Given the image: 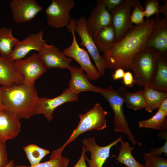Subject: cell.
<instances>
[{
	"label": "cell",
	"instance_id": "17",
	"mask_svg": "<svg viewBox=\"0 0 167 167\" xmlns=\"http://www.w3.org/2000/svg\"><path fill=\"white\" fill-rule=\"evenodd\" d=\"M153 31L146 48H155L161 54H167V19L157 16Z\"/></svg>",
	"mask_w": 167,
	"mask_h": 167
},
{
	"label": "cell",
	"instance_id": "36",
	"mask_svg": "<svg viewBox=\"0 0 167 167\" xmlns=\"http://www.w3.org/2000/svg\"><path fill=\"white\" fill-rule=\"evenodd\" d=\"M122 78L123 83L126 86L131 87L135 83L133 75L132 73L129 71L125 72Z\"/></svg>",
	"mask_w": 167,
	"mask_h": 167
},
{
	"label": "cell",
	"instance_id": "20",
	"mask_svg": "<svg viewBox=\"0 0 167 167\" xmlns=\"http://www.w3.org/2000/svg\"><path fill=\"white\" fill-rule=\"evenodd\" d=\"M14 61L8 57L0 56V85L10 87L23 84V75L14 66Z\"/></svg>",
	"mask_w": 167,
	"mask_h": 167
},
{
	"label": "cell",
	"instance_id": "21",
	"mask_svg": "<svg viewBox=\"0 0 167 167\" xmlns=\"http://www.w3.org/2000/svg\"><path fill=\"white\" fill-rule=\"evenodd\" d=\"M155 77L149 87L160 92L167 91V54L158 53Z\"/></svg>",
	"mask_w": 167,
	"mask_h": 167
},
{
	"label": "cell",
	"instance_id": "15",
	"mask_svg": "<svg viewBox=\"0 0 167 167\" xmlns=\"http://www.w3.org/2000/svg\"><path fill=\"white\" fill-rule=\"evenodd\" d=\"M43 34L44 32L41 30L36 33L29 34L15 46L8 57L14 61L23 59L32 50H36L39 52L46 43V40L43 38Z\"/></svg>",
	"mask_w": 167,
	"mask_h": 167
},
{
	"label": "cell",
	"instance_id": "16",
	"mask_svg": "<svg viewBox=\"0 0 167 167\" xmlns=\"http://www.w3.org/2000/svg\"><path fill=\"white\" fill-rule=\"evenodd\" d=\"M90 13L86 20V25L89 34L93 36L103 28L111 24L110 13L101 0Z\"/></svg>",
	"mask_w": 167,
	"mask_h": 167
},
{
	"label": "cell",
	"instance_id": "39",
	"mask_svg": "<svg viewBox=\"0 0 167 167\" xmlns=\"http://www.w3.org/2000/svg\"><path fill=\"white\" fill-rule=\"evenodd\" d=\"M158 110L167 115V98L162 102L158 108Z\"/></svg>",
	"mask_w": 167,
	"mask_h": 167
},
{
	"label": "cell",
	"instance_id": "23",
	"mask_svg": "<svg viewBox=\"0 0 167 167\" xmlns=\"http://www.w3.org/2000/svg\"><path fill=\"white\" fill-rule=\"evenodd\" d=\"M143 90L145 102L144 108L149 113L159 108L163 101L167 98V92L158 91L149 87H144Z\"/></svg>",
	"mask_w": 167,
	"mask_h": 167
},
{
	"label": "cell",
	"instance_id": "26",
	"mask_svg": "<svg viewBox=\"0 0 167 167\" xmlns=\"http://www.w3.org/2000/svg\"><path fill=\"white\" fill-rule=\"evenodd\" d=\"M133 148L127 142H120L119 152L116 160L127 167H145L135 158L132 154Z\"/></svg>",
	"mask_w": 167,
	"mask_h": 167
},
{
	"label": "cell",
	"instance_id": "29",
	"mask_svg": "<svg viewBox=\"0 0 167 167\" xmlns=\"http://www.w3.org/2000/svg\"><path fill=\"white\" fill-rule=\"evenodd\" d=\"M124 101L127 107L134 110L144 108L145 104L143 90L141 89L134 93L126 90Z\"/></svg>",
	"mask_w": 167,
	"mask_h": 167
},
{
	"label": "cell",
	"instance_id": "28",
	"mask_svg": "<svg viewBox=\"0 0 167 167\" xmlns=\"http://www.w3.org/2000/svg\"><path fill=\"white\" fill-rule=\"evenodd\" d=\"M23 149L32 166L39 163L42 159L50 152L49 150L34 144L28 145Z\"/></svg>",
	"mask_w": 167,
	"mask_h": 167
},
{
	"label": "cell",
	"instance_id": "5",
	"mask_svg": "<svg viewBox=\"0 0 167 167\" xmlns=\"http://www.w3.org/2000/svg\"><path fill=\"white\" fill-rule=\"evenodd\" d=\"M108 113L97 103L90 110L84 114H79L80 121L70 138L61 147L64 149L67 144L74 141L83 133L93 130H102L107 127L105 117Z\"/></svg>",
	"mask_w": 167,
	"mask_h": 167
},
{
	"label": "cell",
	"instance_id": "2",
	"mask_svg": "<svg viewBox=\"0 0 167 167\" xmlns=\"http://www.w3.org/2000/svg\"><path fill=\"white\" fill-rule=\"evenodd\" d=\"M1 94L5 109L19 120L29 119L36 115L38 96L34 85L28 87L22 84L10 87L1 86Z\"/></svg>",
	"mask_w": 167,
	"mask_h": 167
},
{
	"label": "cell",
	"instance_id": "40",
	"mask_svg": "<svg viewBox=\"0 0 167 167\" xmlns=\"http://www.w3.org/2000/svg\"><path fill=\"white\" fill-rule=\"evenodd\" d=\"M164 4L162 6H160L161 13H162L164 15V18L167 19V1L165 0Z\"/></svg>",
	"mask_w": 167,
	"mask_h": 167
},
{
	"label": "cell",
	"instance_id": "10",
	"mask_svg": "<svg viewBox=\"0 0 167 167\" xmlns=\"http://www.w3.org/2000/svg\"><path fill=\"white\" fill-rule=\"evenodd\" d=\"M86 19L81 16L76 20L74 26L75 32L77 33L81 39L80 45L85 47L93 59L96 69L101 76L106 69L104 60L94 42L92 37L89 34L86 25Z\"/></svg>",
	"mask_w": 167,
	"mask_h": 167
},
{
	"label": "cell",
	"instance_id": "14",
	"mask_svg": "<svg viewBox=\"0 0 167 167\" xmlns=\"http://www.w3.org/2000/svg\"><path fill=\"white\" fill-rule=\"evenodd\" d=\"M38 53L46 69H68L73 61L72 58L65 56L60 49L54 43L49 45L45 43Z\"/></svg>",
	"mask_w": 167,
	"mask_h": 167
},
{
	"label": "cell",
	"instance_id": "41",
	"mask_svg": "<svg viewBox=\"0 0 167 167\" xmlns=\"http://www.w3.org/2000/svg\"><path fill=\"white\" fill-rule=\"evenodd\" d=\"M4 110H5V108L2 99L1 85H0V112Z\"/></svg>",
	"mask_w": 167,
	"mask_h": 167
},
{
	"label": "cell",
	"instance_id": "38",
	"mask_svg": "<svg viewBox=\"0 0 167 167\" xmlns=\"http://www.w3.org/2000/svg\"><path fill=\"white\" fill-rule=\"evenodd\" d=\"M125 73L124 70L121 68L116 69L114 72L111 76L113 80H117L123 78Z\"/></svg>",
	"mask_w": 167,
	"mask_h": 167
},
{
	"label": "cell",
	"instance_id": "4",
	"mask_svg": "<svg viewBox=\"0 0 167 167\" xmlns=\"http://www.w3.org/2000/svg\"><path fill=\"white\" fill-rule=\"evenodd\" d=\"M158 53L155 48L148 47L137 55L131 69L134 74L135 84L149 87L155 77Z\"/></svg>",
	"mask_w": 167,
	"mask_h": 167
},
{
	"label": "cell",
	"instance_id": "6",
	"mask_svg": "<svg viewBox=\"0 0 167 167\" xmlns=\"http://www.w3.org/2000/svg\"><path fill=\"white\" fill-rule=\"evenodd\" d=\"M75 24L76 20L73 18L66 26L68 31L72 34V42L69 47L63 50L62 53L66 57L74 59L79 64L81 68L86 72L89 79L97 80L101 76L92 64L87 51L81 48L77 41L74 30Z\"/></svg>",
	"mask_w": 167,
	"mask_h": 167
},
{
	"label": "cell",
	"instance_id": "37",
	"mask_svg": "<svg viewBox=\"0 0 167 167\" xmlns=\"http://www.w3.org/2000/svg\"><path fill=\"white\" fill-rule=\"evenodd\" d=\"M82 151L81 156L75 165L73 167H87L85 159V153L87 152L84 145L82 146Z\"/></svg>",
	"mask_w": 167,
	"mask_h": 167
},
{
	"label": "cell",
	"instance_id": "32",
	"mask_svg": "<svg viewBox=\"0 0 167 167\" xmlns=\"http://www.w3.org/2000/svg\"><path fill=\"white\" fill-rule=\"evenodd\" d=\"M145 10L143 13L144 16L147 17V20H149L150 17L155 14L157 16L161 13V7L159 5L157 0H147L145 2Z\"/></svg>",
	"mask_w": 167,
	"mask_h": 167
},
{
	"label": "cell",
	"instance_id": "43",
	"mask_svg": "<svg viewBox=\"0 0 167 167\" xmlns=\"http://www.w3.org/2000/svg\"><path fill=\"white\" fill-rule=\"evenodd\" d=\"M15 164L13 160L10 161L5 167H15Z\"/></svg>",
	"mask_w": 167,
	"mask_h": 167
},
{
	"label": "cell",
	"instance_id": "7",
	"mask_svg": "<svg viewBox=\"0 0 167 167\" xmlns=\"http://www.w3.org/2000/svg\"><path fill=\"white\" fill-rule=\"evenodd\" d=\"M75 6L73 0H52L45 11L48 25L55 28L67 26L71 19L70 11Z\"/></svg>",
	"mask_w": 167,
	"mask_h": 167
},
{
	"label": "cell",
	"instance_id": "34",
	"mask_svg": "<svg viewBox=\"0 0 167 167\" xmlns=\"http://www.w3.org/2000/svg\"><path fill=\"white\" fill-rule=\"evenodd\" d=\"M107 9L110 12L121 5L124 0H101Z\"/></svg>",
	"mask_w": 167,
	"mask_h": 167
},
{
	"label": "cell",
	"instance_id": "42",
	"mask_svg": "<svg viewBox=\"0 0 167 167\" xmlns=\"http://www.w3.org/2000/svg\"><path fill=\"white\" fill-rule=\"evenodd\" d=\"M164 131H161V134L160 133L159 134L158 136L160 138H161V139H167V132L165 131L164 132Z\"/></svg>",
	"mask_w": 167,
	"mask_h": 167
},
{
	"label": "cell",
	"instance_id": "12",
	"mask_svg": "<svg viewBox=\"0 0 167 167\" xmlns=\"http://www.w3.org/2000/svg\"><path fill=\"white\" fill-rule=\"evenodd\" d=\"M122 140V136L121 135L109 144L105 146H100L96 143L94 137H89L83 139L82 142L86 151H89L91 153L90 159L86 155L85 156V160L88 162L89 167H102L109 156L111 148Z\"/></svg>",
	"mask_w": 167,
	"mask_h": 167
},
{
	"label": "cell",
	"instance_id": "24",
	"mask_svg": "<svg viewBox=\"0 0 167 167\" xmlns=\"http://www.w3.org/2000/svg\"><path fill=\"white\" fill-rule=\"evenodd\" d=\"M15 37L11 28L5 27L0 28V54L1 56L8 57L11 54L13 48L20 41Z\"/></svg>",
	"mask_w": 167,
	"mask_h": 167
},
{
	"label": "cell",
	"instance_id": "13",
	"mask_svg": "<svg viewBox=\"0 0 167 167\" xmlns=\"http://www.w3.org/2000/svg\"><path fill=\"white\" fill-rule=\"evenodd\" d=\"M9 5L13 20L18 23L29 22L42 10L34 0H12Z\"/></svg>",
	"mask_w": 167,
	"mask_h": 167
},
{
	"label": "cell",
	"instance_id": "35",
	"mask_svg": "<svg viewBox=\"0 0 167 167\" xmlns=\"http://www.w3.org/2000/svg\"><path fill=\"white\" fill-rule=\"evenodd\" d=\"M163 153L165 155L167 154V139L164 145L159 148H152L150 152L148 154L149 155L155 156H160Z\"/></svg>",
	"mask_w": 167,
	"mask_h": 167
},
{
	"label": "cell",
	"instance_id": "3",
	"mask_svg": "<svg viewBox=\"0 0 167 167\" xmlns=\"http://www.w3.org/2000/svg\"><path fill=\"white\" fill-rule=\"evenodd\" d=\"M126 90L123 87L117 90L109 85L105 88H101V93L109 103L114 114L113 121L114 131L122 132L126 135L134 145L136 142L135 139L123 110L124 96Z\"/></svg>",
	"mask_w": 167,
	"mask_h": 167
},
{
	"label": "cell",
	"instance_id": "25",
	"mask_svg": "<svg viewBox=\"0 0 167 167\" xmlns=\"http://www.w3.org/2000/svg\"><path fill=\"white\" fill-rule=\"evenodd\" d=\"M167 115L158 110L156 114L150 118L139 121L138 126L140 128H149L160 131H166L167 128Z\"/></svg>",
	"mask_w": 167,
	"mask_h": 167
},
{
	"label": "cell",
	"instance_id": "8",
	"mask_svg": "<svg viewBox=\"0 0 167 167\" xmlns=\"http://www.w3.org/2000/svg\"><path fill=\"white\" fill-rule=\"evenodd\" d=\"M137 0H124L110 12L111 24L115 32V42L120 41L134 25L131 20V10Z\"/></svg>",
	"mask_w": 167,
	"mask_h": 167
},
{
	"label": "cell",
	"instance_id": "9",
	"mask_svg": "<svg viewBox=\"0 0 167 167\" xmlns=\"http://www.w3.org/2000/svg\"><path fill=\"white\" fill-rule=\"evenodd\" d=\"M13 65L23 75V84L28 87L34 86L35 80L47 71L38 53L33 54L24 59L16 60L14 61Z\"/></svg>",
	"mask_w": 167,
	"mask_h": 167
},
{
	"label": "cell",
	"instance_id": "1",
	"mask_svg": "<svg viewBox=\"0 0 167 167\" xmlns=\"http://www.w3.org/2000/svg\"><path fill=\"white\" fill-rule=\"evenodd\" d=\"M155 19L146 20L142 24L134 25L120 41L115 42L102 56L106 69H131L135 58L146 48L153 31Z\"/></svg>",
	"mask_w": 167,
	"mask_h": 167
},
{
	"label": "cell",
	"instance_id": "11",
	"mask_svg": "<svg viewBox=\"0 0 167 167\" xmlns=\"http://www.w3.org/2000/svg\"><path fill=\"white\" fill-rule=\"evenodd\" d=\"M78 99V94L68 88L65 89L61 95L53 98L38 97L36 105V115L42 114L50 121L53 118L54 111L57 107L65 103L76 101Z\"/></svg>",
	"mask_w": 167,
	"mask_h": 167
},
{
	"label": "cell",
	"instance_id": "30",
	"mask_svg": "<svg viewBox=\"0 0 167 167\" xmlns=\"http://www.w3.org/2000/svg\"><path fill=\"white\" fill-rule=\"evenodd\" d=\"M145 167H167V160L160 156L144 154Z\"/></svg>",
	"mask_w": 167,
	"mask_h": 167
},
{
	"label": "cell",
	"instance_id": "33",
	"mask_svg": "<svg viewBox=\"0 0 167 167\" xmlns=\"http://www.w3.org/2000/svg\"><path fill=\"white\" fill-rule=\"evenodd\" d=\"M5 143L0 142V167H5L9 162Z\"/></svg>",
	"mask_w": 167,
	"mask_h": 167
},
{
	"label": "cell",
	"instance_id": "44",
	"mask_svg": "<svg viewBox=\"0 0 167 167\" xmlns=\"http://www.w3.org/2000/svg\"><path fill=\"white\" fill-rule=\"evenodd\" d=\"M127 167L126 166H125V167Z\"/></svg>",
	"mask_w": 167,
	"mask_h": 167
},
{
	"label": "cell",
	"instance_id": "18",
	"mask_svg": "<svg viewBox=\"0 0 167 167\" xmlns=\"http://www.w3.org/2000/svg\"><path fill=\"white\" fill-rule=\"evenodd\" d=\"M19 121L15 115L5 109L0 112V142L6 143L7 140L18 136L21 131Z\"/></svg>",
	"mask_w": 167,
	"mask_h": 167
},
{
	"label": "cell",
	"instance_id": "19",
	"mask_svg": "<svg viewBox=\"0 0 167 167\" xmlns=\"http://www.w3.org/2000/svg\"><path fill=\"white\" fill-rule=\"evenodd\" d=\"M68 69L71 74V78L68 83V88L72 92L78 95L83 91L100 93L101 88L91 84L81 68L70 66Z\"/></svg>",
	"mask_w": 167,
	"mask_h": 167
},
{
	"label": "cell",
	"instance_id": "22",
	"mask_svg": "<svg viewBox=\"0 0 167 167\" xmlns=\"http://www.w3.org/2000/svg\"><path fill=\"white\" fill-rule=\"evenodd\" d=\"M92 38L98 50L104 53L107 52L115 42V32L111 24L101 29Z\"/></svg>",
	"mask_w": 167,
	"mask_h": 167
},
{
	"label": "cell",
	"instance_id": "27",
	"mask_svg": "<svg viewBox=\"0 0 167 167\" xmlns=\"http://www.w3.org/2000/svg\"><path fill=\"white\" fill-rule=\"evenodd\" d=\"M63 151L60 148L54 150L51 153L50 160L45 162L32 166L19 165L15 167H67L69 163V160L62 156Z\"/></svg>",
	"mask_w": 167,
	"mask_h": 167
},
{
	"label": "cell",
	"instance_id": "31",
	"mask_svg": "<svg viewBox=\"0 0 167 167\" xmlns=\"http://www.w3.org/2000/svg\"><path fill=\"white\" fill-rule=\"evenodd\" d=\"M133 10L131 15V20L135 25H139L144 23V9L141 5L140 1L137 0L132 6Z\"/></svg>",
	"mask_w": 167,
	"mask_h": 167
}]
</instances>
